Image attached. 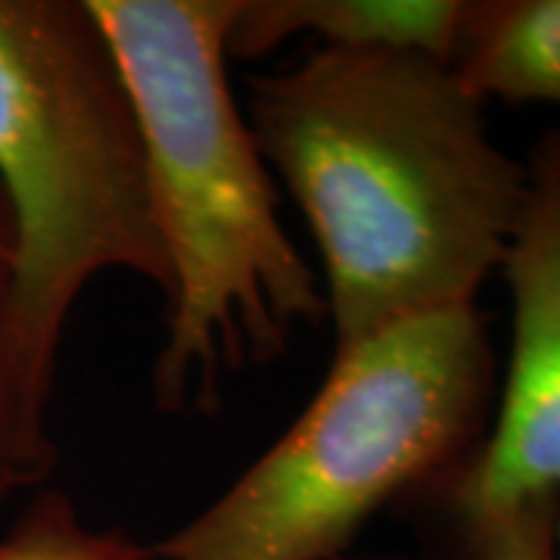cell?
Returning a JSON list of instances; mask_svg holds the SVG:
<instances>
[{
    "instance_id": "3",
    "label": "cell",
    "mask_w": 560,
    "mask_h": 560,
    "mask_svg": "<svg viewBox=\"0 0 560 560\" xmlns=\"http://www.w3.org/2000/svg\"><path fill=\"white\" fill-rule=\"evenodd\" d=\"M495 352L477 305L337 349L296 423L156 560H334L405 489L448 480L489 430Z\"/></svg>"
},
{
    "instance_id": "4",
    "label": "cell",
    "mask_w": 560,
    "mask_h": 560,
    "mask_svg": "<svg viewBox=\"0 0 560 560\" xmlns=\"http://www.w3.org/2000/svg\"><path fill=\"white\" fill-rule=\"evenodd\" d=\"M0 194L16 231V334L50 405L62 330L103 271L168 296L140 121L88 3L0 0Z\"/></svg>"
},
{
    "instance_id": "1",
    "label": "cell",
    "mask_w": 560,
    "mask_h": 560,
    "mask_svg": "<svg viewBox=\"0 0 560 560\" xmlns=\"http://www.w3.org/2000/svg\"><path fill=\"white\" fill-rule=\"evenodd\" d=\"M249 128L315 234L337 349L474 305L521 221L526 168L433 57L320 47L253 79Z\"/></svg>"
},
{
    "instance_id": "10",
    "label": "cell",
    "mask_w": 560,
    "mask_h": 560,
    "mask_svg": "<svg viewBox=\"0 0 560 560\" xmlns=\"http://www.w3.org/2000/svg\"><path fill=\"white\" fill-rule=\"evenodd\" d=\"M460 560H560V495L521 501L464 526Z\"/></svg>"
},
{
    "instance_id": "6",
    "label": "cell",
    "mask_w": 560,
    "mask_h": 560,
    "mask_svg": "<svg viewBox=\"0 0 560 560\" xmlns=\"http://www.w3.org/2000/svg\"><path fill=\"white\" fill-rule=\"evenodd\" d=\"M464 0H241L228 54L259 57L296 35L324 50H399L448 62Z\"/></svg>"
},
{
    "instance_id": "2",
    "label": "cell",
    "mask_w": 560,
    "mask_h": 560,
    "mask_svg": "<svg viewBox=\"0 0 560 560\" xmlns=\"http://www.w3.org/2000/svg\"><path fill=\"white\" fill-rule=\"evenodd\" d=\"M135 101L168 259L156 396L209 405L221 377L283 352L324 312L318 278L278 219L268 162L228 84L241 0H84Z\"/></svg>"
},
{
    "instance_id": "9",
    "label": "cell",
    "mask_w": 560,
    "mask_h": 560,
    "mask_svg": "<svg viewBox=\"0 0 560 560\" xmlns=\"http://www.w3.org/2000/svg\"><path fill=\"white\" fill-rule=\"evenodd\" d=\"M0 560H156L153 548L81 521L62 492H38L0 539Z\"/></svg>"
},
{
    "instance_id": "8",
    "label": "cell",
    "mask_w": 560,
    "mask_h": 560,
    "mask_svg": "<svg viewBox=\"0 0 560 560\" xmlns=\"http://www.w3.org/2000/svg\"><path fill=\"white\" fill-rule=\"evenodd\" d=\"M47 401L32 389L16 334V231L0 194V508L54 467Z\"/></svg>"
},
{
    "instance_id": "7",
    "label": "cell",
    "mask_w": 560,
    "mask_h": 560,
    "mask_svg": "<svg viewBox=\"0 0 560 560\" xmlns=\"http://www.w3.org/2000/svg\"><path fill=\"white\" fill-rule=\"evenodd\" d=\"M445 66L480 103L560 109V0H464Z\"/></svg>"
},
{
    "instance_id": "5",
    "label": "cell",
    "mask_w": 560,
    "mask_h": 560,
    "mask_svg": "<svg viewBox=\"0 0 560 560\" xmlns=\"http://www.w3.org/2000/svg\"><path fill=\"white\" fill-rule=\"evenodd\" d=\"M526 168V197L501 275L511 293V359L489 430L445 480L458 521L560 495V125Z\"/></svg>"
}]
</instances>
